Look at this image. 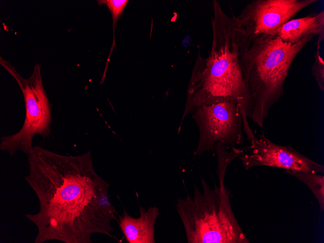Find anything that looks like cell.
<instances>
[{
	"instance_id": "obj_1",
	"label": "cell",
	"mask_w": 324,
	"mask_h": 243,
	"mask_svg": "<svg viewBox=\"0 0 324 243\" xmlns=\"http://www.w3.org/2000/svg\"><path fill=\"white\" fill-rule=\"evenodd\" d=\"M28 159L24 179L40 204L37 213L24 215L38 229L34 243H92L95 233L118 241L112 234V222L118 219L110 185L95 171L91 151L65 156L35 146Z\"/></svg>"
},
{
	"instance_id": "obj_2",
	"label": "cell",
	"mask_w": 324,
	"mask_h": 243,
	"mask_svg": "<svg viewBox=\"0 0 324 243\" xmlns=\"http://www.w3.org/2000/svg\"><path fill=\"white\" fill-rule=\"evenodd\" d=\"M211 49L206 57L198 52L188 82L185 107L180 124L196 107L226 101L239 105L246 136L253 135L247 119L253 110L245 84L243 62L250 40L235 16H227L218 1H212Z\"/></svg>"
},
{
	"instance_id": "obj_3",
	"label": "cell",
	"mask_w": 324,
	"mask_h": 243,
	"mask_svg": "<svg viewBox=\"0 0 324 243\" xmlns=\"http://www.w3.org/2000/svg\"><path fill=\"white\" fill-rule=\"evenodd\" d=\"M314 37L310 35L295 43L268 34L249 40L243 71L253 103L249 119L254 124L263 129L270 111L284 95V84L293 61Z\"/></svg>"
},
{
	"instance_id": "obj_4",
	"label": "cell",
	"mask_w": 324,
	"mask_h": 243,
	"mask_svg": "<svg viewBox=\"0 0 324 243\" xmlns=\"http://www.w3.org/2000/svg\"><path fill=\"white\" fill-rule=\"evenodd\" d=\"M226 171L217 170L219 186L211 189L201 179L203 191L195 187L194 196L179 198L177 212L188 243H249L232 209L230 191L224 184Z\"/></svg>"
},
{
	"instance_id": "obj_5",
	"label": "cell",
	"mask_w": 324,
	"mask_h": 243,
	"mask_svg": "<svg viewBox=\"0 0 324 243\" xmlns=\"http://www.w3.org/2000/svg\"><path fill=\"white\" fill-rule=\"evenodd\" d=\"M1 65L17 82L24 97L25 117L22 128L17 132L0 139V149L7 151L11 157L17 151L29 155L33 146L32 139L36 135L43 138L51 135L53 122L51 105L44 88L40 65H35L31 76L25 79L8 62L0 59Z\"/></svg>"
},
{
	"instance_id": "obj_6",
	"label": "cell",
	"mask_w": 324,
	"mask_h": 243,
	"mask_svg": "<svg viewBox=\"0 0 324 243\" xmlns=\"http://www.w3.org/2000/svg\"><path fill=\"white\" fill-rule=\"evenodd\" d=\"M191 114L199 132L194 155L214 152L218 143L231 149L244 142L243 118L236 102L226 101L204 104L195 108Z\"/></svg>"
},
{
	"instance_id": "obj_7",
	"label": "cell",
	"mask_w": 324,
	"mask_h": 243,
	"mask_svg": "<svg viewBox=\"0 0 324 243\" xmlns=\"http://www.w3.org/2000/svg\"><path fill=\"white\" fill-rule=\"evenodd\" d=\"M317 0H253L235 18L249 40L260 34L275 35L278 29Z\"/></svg>"
},
{
	"instance_id": "obj_8",
	"label": "cell",
	"mask_w": 324,
	"mask_h": 243,
	"mask_svg": "<svg viewBox=\"0 0 324 243\" xmlns=\"http://www.w3.org/2000/svg\"><path fill=\"white\" fill-rule=\"evenodd\" d=\"M249 142V146L242 147L238 157L246 170L265 166L317 174L324 172L323 165L308 158L291 146L272 142L264 133Z\"/></svg>"
},
{
	"instance_id": "obj_9",
	"label": "cell",
	"mask_w": 324,
	"mask_h": 243,
	"mask_svg": "<svg viewBox=\"0 0 324 243\" xmlns=\"http://www.w3.org/2000/svg\"><path fill=\"white\" fill-rule=\"evenodd\" d=\"M159 208L150 206L147 210L139 206L140 216L134 218L125 210L118 223L129 243H155V224L160 214Z\"/></svg>"
},
{
	"instance_id": "obj_10",
	"label": "cell",
	"mask_w": 324,
	"mask_h": 243,
	"mask_svg": "<svg viewBox=\"0 0 324 243\" xmlns=\"http://www.w3.org/2000/svg\"><path fill=\"white\" fill-rule=\"evenodd\" d=\"M310 35L318 36L316 46L324 39V11L291 19L281 26L275 35L287 43H295Z\"/></svg>"
},
{
	"instance_id": "obj_11",
	"label": "cell",
	"mask_w": 324,
	"mask_h": 243,
	"mask_svg": "<svg viewBox=\"0 0 324 243\" xmlns=\"http://www.w3.org/2000/svg\"><path fill=\"white\" fill-rule=\"evenodd\" d=\"M284 171L305 183L317 200L321 211L324 210V176L309 172L283 169Z\"/></svg>"
},
{
	"instance_id": "obj_12",
	"label": "cell",
	"mask_w": 324,
	"mask_h": 243,
	"mask_svg": "<svg viewBox=\"0 0 324 243\" xmlns=\"http://www.w3.org/2000/svg\"><path fill=\"white\" fill-rule=\"evenodd\" d=\"M320 46H317L314 54V61L312 65L311 71L319 88L324 91V61L320 51Z\"/></svg>"
},
{
	"instance_id": "obj_13",
	"label": "cell",
	"mask_w": 324,
	"mask_h": 243,
	"mask_svg": "<svg viewBox=\"0 0 324 243\" xmlns=\"http://www.w3.org/2000/svg\"><path fill=\"white\" fill-rule=\"evenodd\" d=\"M128 0H97L100 5H106L111 11L113 18V37L114 28L118 19L121 16L122 12L128 3Z\"/></svg>"
}]
</instances>
